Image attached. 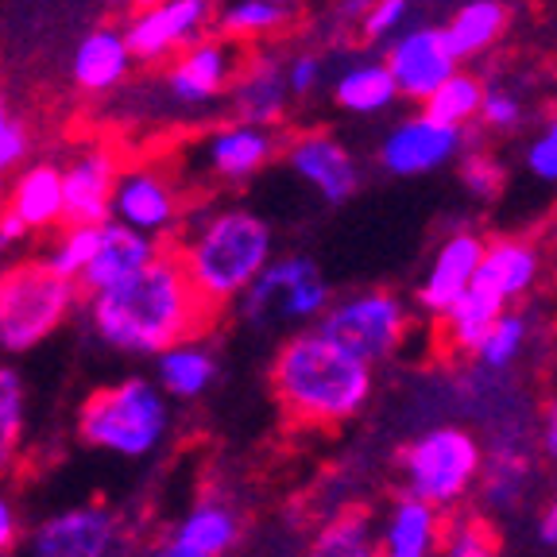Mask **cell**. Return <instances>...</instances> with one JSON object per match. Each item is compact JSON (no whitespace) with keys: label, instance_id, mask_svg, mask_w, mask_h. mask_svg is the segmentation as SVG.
Here are the masks:
<instances>
[{"label":"cell","instance_id":"cell-1","mask_svg":"<svg viewBox=\"0 0 557 557\" xmlns=\"http://www.w3.org/2000/svg\"><path fill=\"white\" fill-rule=\"evenodd\" d=\"M218 313L190 287L183 263L171 248L144 271L113 287L86 295V325L116 357H156L174 341L201 337Z\"/></svg>","mask_w":557,"mask_h":557},{"label":"cell","instance_id":"cell-2","mask_svg":"<svg viewBox=\"0 0 557 557\" xmlns=\"http://www.w3.org/2000/svg\"><path fill=\"white\" fill-rule=\"evenodd\" d=\"M375 387L372 364L345 352L325 333L298 330L271 360V392L290 422L310 430L345 426L368 407Z\"/></svg>","mask_w":557,"mask_h":557},{"label":"cell","instance_id":"cell-3","mask_svg":"<svg viewBox=\"0 0 557 557\" xmlns=\"http://www.w3.org/2000/svg\"><path fill=\"white\" fill-rule=\"evenodd\" d=\"M174 236L178 248L171 252L178 256L190 287L213 313L233 306L275 256V228L248 206H213L198 218L186 213Z\"/></svg>","mask_w":557,"mask_h":557},{"label":"cell","instance_id":"cell-4","mask_svg":"<svg viewBox=\"0 0 557 557\" xmlns=\"http://www.w3.org/2000/svg\"><path fill=\"white\" fill-rule=\"evenodd\" d=\"M171 399L151 375H121L104 383L78 407V437L89 449L113 453L124 461H144L171 437Z\"/></svg>","mask_w":557,"mask_h":557},{"label":"cell","instance_id":"cell-5","mask_svg":"<svg viewBox=\"0 0 557 557\" xmlns=\"http://www.w3.org/2000/svg\"><path fill=\"white\" fill-rule=\"evenodd\" d=\"M78 283L62 278L44 260H20L0 268V348L24 357L51 341L78 310Z\"/></svg>","mask_w":557,"mask_h":557},{"label":"cell","instance_id":"cell-6","mask_svg":"<svg viewBox=\"0 0 557 557\" xmlns=\"http://www.w3.org/2000/svg\"><path fill=\"white\" fill-rule=\"evenodd\" d=\"M480 469H484V445L465 426L426 430L399 457L403 492L426 499L437 511L465 504L480 484Z\"/></svg>","mask_w":557,"mask_h":557},{"label":"cell","instance_id":"cell-7","mask_svg":"<svg viewBox=\"0 0 557 557\" xmlns=\"http://www.w3.org/2000/svg\"><path fill=\"white\" fill-rule=\"evenodd\" d=\"M333 302L330 283L310 256H271L260 275L236 298L240 318L252 325H313Z\"/></svg>","mask_w":557,"mask_h":557},{"label":"cell","instance_id":"cell-8","mask_svg":"<svg viewBox=\"0 0 557 557\" xmlns=\"http://www.w3.org/2000/svg\"><path fill=\"white\" fill-rule=\"evenodd\" d=\"M313 330L337 341L345 352L360 357L364 364H380V360L395 357L410 333V306L395 290H357V295L333 298L325 313L313 322Z\"/></svg>","mask_w":557,"mask_h":557},{"label":"cell","instance_id":"cell-9","mask_svg":"<svg viewBox=\"0 0 557 557\" xmlns=\"http://www.w3.org/2000/svg\"><path fill=\"white\" fill-rule=\"evenodd\" d=\"M236 62H240V47L228 44L225 35H201L198 44L183 47L163 62V74L156 82L159 104L186 116L218 109V104H225V94L233 86Z\"/></svg>","mask_w":557,"mask_h":557},{"label":"cell","instance_id":"cell-10","mask_svg":"<svg viewBox=\"0 0 557 557\" xmlns=\"http://www.w3.org/2000/svg\"><path fill=\"white\" fill-rule=\"evenodd\" d=\"M109 218L136 228V233H144V236L166 240V236L178 233L186 221V190L163 159L124 163L121 174H116Z\"/></svg>","mask_w":557,"mask_h":557},{"label":"cell","instance_id":"cell-11","mask_svg":"<svg viewBox=\"0 0 557 557\" xmlns=\"http://www.w3.org/2000/svg\"><path fill=\"white\" fill-rule=\"evenodd\" d=\"M27 557H128V534L113 507L74 504L35 522Z\"/></svg>","mask_w":557,"mask_h":557},{"label":"cell","instance_id":"cell-12","mask_svg":"<svg viewBox=\"0 0 557 557\" xmlns=\"http://www.w3.org/2000/svg\"><path fill=\"white\" fill-rule=\"evenodd\" d=\"M213 12H218V0H156V4L132 9L121 32L139 66H163L171 54L213 32Z\"/></svg>","mask_w":557,"mask_h":557},{"label":"cell","instance_id":"cell-13","mask_svg":"<svg viewBox=\"0 0 557 557\" xmlns=\"http://www.w3.org/2000/svg\"><path fill=\"white\" fill-rule=\"evenodd\" d=\"M283 151L278 128L252 121H225L213 124L206 136L194 144V166L218 186H244L256 174H263Z\"/></svg>","mask_w":557,"mask_h":557},{"label":"cell","instance_id":"cell-14","mask_svg":"<svg viewBox=\"0 0 557 557\" xmlns=\"http://www.w3.org/2000/svg\"><path fill=\"white\" fill-rule=\"evenodd\" d=\"M461 151H465V128L437 121V116H430L422 109V113L403 116V121H395L392 128L383 132L375 159L395 178H422V174H434L442 166L457 163Z\"/></svg>","mask_w":557,"mask_h":557},{"label":"cell","instance_id":"cell-15","mask_svg":"<svg viewBox=\"0 0 557 557\" xmlns=\"http://www.w3.org/2000/svg\"><path fill=\"white\" fill-rule=\"evenodd\" d=\"M283 163L290 166L298 183L310 186L325 206H345L352 194L360 190V163L348 151V144H341L333 132L325 128H306L283 144Z\"/></svg>","mask_w":557,"mask_h":557},{"label":"cell","instance_id":"cell-16","mask_svg":"<svg viewBox=\"0 0 557 557\" xmlns=\"http://www.w3.org/2000/svg\"><path fill=\"white\" fill-rule=\"evenodd\" d=\"M124 159L113 144L89 139L70 151L62 163V206H66V225H104L113 209V186Z\"/></svg>","mask_w":557,"mask_h":557},{"label":"cell","instance_id":"cell-17","mask_svg":"<svg viewBox=\"0 0 557 557\" xmlns=\"http://www.w3.org/2000/svg\"><path fill=\"white\" fill-rule=\"evenodd\" d=\"M383 62L392 70L403 101H418V104L426 101L453 70L461 66V59L453 54L449 39H445V32L437 24L403 27L395 39H387Z\"/></svg>","mask_w":557,"mask_h":557},{"label":"cell","instance_id":"cell-18","mask_svg":"<svg viewBox=\"0 0 557 557\" xmlns=\"http://www.w3.org/2000/svg\"><path fill=\"white\" fill-rule=\"evenodd\" d=\"M225 104L236 121H252V124L278 128V121H283L290 109L283 54L271 51V47L252 51V54H240L233 86H228V94H225Z\"/></svg>","mask_w":557,"mask_h":557},{"label":"cell","instance_id":"cell-19","mask_svg":"<svg viewBox=\"0 0 557 557\" xmlns=\"http://www.w3.org/2000/svg\"><path fill=\"white\" fill-rule=\"evenodd\" d=\"M132 70H136V59L128 51V39L113 24L89 27L70 54V82L89 97L116 94L121 86H128Z\"/></svg>","mask_w":557,"mask_h":557},{"label":"cell","instance_id":"cell-20","mask_svg":"<svg viewBox=\"0 0 557 557\" xmlns=\"http://www.w3.org/2000/svg\"><path fill=\"white\" fill-rule=\"evenodd\" d=\"M480 256H484V236L469 233V228L445 236L442 248L430 260L426 275L418 278V290H414L418 310L430 313V318H442L453 306V298L472 283V275L480 268Z\"/></svg>","mask_w":557,"mask_h":557},{"label":"cell","instance_id":"cell-21","mask_svg":"<svg viewBox=\"0 0 557 557\" xmlns=\"http://www.w3.org/2000/svg\"><path fill=\"white\" fill-rule=\"evenodd\" d=\"M159 252H163V240L144 236V233H136V228L109 218L97 228V248H94V256H89L86 271L78 275V290L82 295H94V290L113 287L121 278L148 268Z\"/></svg>","mask_w":557,"mask_h":557},{"label":"cell","instance_id":"cell-22","mask_svg":"<svg viewBox=\"0 0 557 557\" xmlns=\"http://www.w3.org/2000/svg\"><path fill=\"white\" fill-rule=\"evenodd\" d=\"M4 206L32 228V236H47L66 225L59 159H27L24 166H16L9 178V201Z\"/></svg>","mask_w":557,"mask_h":557},{"label":"cell","instance_id":"cell-23","mask_svg":"<svg viewBox=\"0 0 557 557\" xmlns=\"http://www.w3.org/2000/svg\"><path fill=\"white\" fill-rule=\"evenodd\" d=\"M445 534V519L434 504L403 492L387 515H383L380 531L372 534L375 557H437Z\"/></svg>","mask_w":557,"mask_h":557},{"label":"cell","instance_id":"cell-24","mask_svg":"<svg viewBox=\"0 0 557 557\" xmlns=\"http://www.w3.org/2000/svg\"><path fill=\"white\" fill-rule=\"evenodd\" d=\"M151 360H156V375H151V380H156L166 399H174V403H198L201 395L218 383V372H221L213 348L201 337L174 341L171 348L156 352Z\"/></svg>","mask_w":557,"mask_h":557},{"label":"cell","instance_id":"cell-25","mask_svg":"<svg viewBox=\"0 0 557 557\" xmlns=\"http://www.w3.org/2000/svg\"><path fill=\"white\" fill-rule=\"evenodd\" d=\"M539 248L527 240H515V236H504V240H484V256H480V268L472 278H480L484 287H492L507 306L519 302L527 290L534 287L539 278Z\"/></svg>","mask_w":557,"mask_h":557},{"label":"cell","instance_id":"cell-26","mask_svg":"<svg viewBox=\"0 0 557 557\" xmlns=\"http://www.w3.org/2000/svg\"><path fill=\"white\" fill-rule=\"evenodd\" d=\"M395 101H399V86L383 59L348 62L333 78V104L348 116H380Z\"/></svg>","mask_w":557,"mask_h":557},{"label":"cell","instance_id":"cell-27","mask_svg":"<svg viewBox=\"0 0 557 557\" xmlns=\"http://www.w3.org/2000/svg\"><path fill=\"white\" fill-rule=\"evenodd\" d=\"M171 539L194 557H225L240 542V515L225 499H201L178 519Z\"/></svg>","mask_w":557,"mask_h":557},{"label":"cell","instance_id":"cell-28","mask_svg":"<svg viewBox=\"0 0 557 557\" xmlns=\"http://www.w3.org/2000/svg\"><path fill=\"white\" fill-rule=\"evenodd\" d=\"M507 310V302L492 287H484L480 278H472L461 295L453 298V306L442 313V337L453 352H472L480 345V337L487 333V325L496 322Z\"/></svg>","mask_w":557,"mask_h":557},{"label":"cell","instance_id":"cell-29","mask_svg":"<svg viewBox=\"0 0 557 557\" xmlns=\"http://www.w3.org/2000/svg\"><path fill=\"white\" fill-rule=\"evenodd\" d=\"M442 32L457 59H476V54L492 51L499 35L507 32V4L504 0H465L442 24Z\"/></svg>","mask_w":557,"mask_h":557},{"label":"cell","instance_id":"cell-30","mask_svg":"<svg viewBox=\"0 0 557 557\" xmlns=\"http://www.w3.org/2000/svg\"><path fill=\"white\" fill-rule=\"evenodd\" d=\"M290 9L278 0H218L213 32L225 35L228 44H263L287 27Z\"/></svg>","mask_w":557,"mask_h":557},{"label":"cell","instance_id":"cell-31","mask_svg":"<svg viewBox=\"0 0 557 557\" xmlns=\"http://www.w3.org/2000/svg\"><path fill=\"white\" fill-rule=\"evenodd\" d=\"M27 426V387L16 368L0 364V480L9 476L24 449Z\"/></svg>","mask_w":557,"mask_h":557},{"label":"cell","instance_id":"cell-32","mask_svg":"<svg viewBox=\"0 0 557 557\" xmlns=\"http://www.w3.org/2000/svg\"><path fill=\"white\" fill-rule=\"evenodd\" d=\"M480 101H484V82L472 74V70H453L449 78L442 82V86L434 89V94L422 101V109H426L430 116H437V121L445 124H457V128H465V124L476 121L480 113Z\"/></svg>","mask_w":557,"mask_h":557},{"label":"cell","instance_id":"cell-33","mask_svg":"<svg viewBox=\"0 0 557 557\" xmlns=\"http://www.w3.org/2000/svg\"><path fill=\"white\" fill-rule=\"evenodd\" d=\"M527 337H531V322H527V313H515L511 306H507L496 322L487 325V333L480 337V345L472 348V357H476L480 368H487V372H504V368H511L515 360L522 357Z\"/></svg>","mask_w":557,"mask_h":557},{"label":"cell","instance_id":"cell-34","mask_svg":"<svg viewBox=\"0 0 557 557\" xmlns=\"http://www.w3.org/2000/svg\"><path fill=\"white\" fill-rule=\"evenodd\" d=\"M531 484V461L515 449H504L496 457H484V469H480V484L492 507H515Z\"/></svg>","mask_w":557,"mask_h":557},{"label":"cell","instance_id":"cell-35","mask_svg":"<svg viewBox=\"0 0 557 557\" xmlns=\"http://www.w3.org/2000/svg\"><path fill=\"white\" fill-rule=\"evenodd\" d=\"M372 534L375 531L368 515H337V519L322 527L310 557H375Z\"/></svg>","mask_w":557,"mask_h":557},{"label":"cell","instance_id":"cell-36","mask_svg":"<svg viewBox=\"0 0 557 557\" xmlns=\"http://www.w3.org/2000/svg\"><path fill=\"white\" fill-rule=\"evenodd\" d=\"M97 228L101 225H62V228H54V240L44 252V263L51 271H59L62 278H70V283H78V275L86 271L89 256H94V248H97Z\"/></svg>","mask_w":557,"mask_h":557},{"label":"cell","instance_id":"cell-37","mask_svg":"<svg viewBox=\"0 0 557 557\" xmlns=\"http://www.w3.org/2000/svg\"><path fill=\"white\" fill-rule=\"evenodd\" d=\"M437 557H499V549L480 519H457L453 527H445Z\"/></svg>","mask_w":557,"mask_h":557},{"label":"cell","instance_id":"cell-38","mask_svg":"<svg viewBox=\"0 0 557 557\" xmlns=\"http://www.w3.org/2000/svg\"><path fill=\"white\" fill-rule=\"evenodd\" d=\"M461 183H465V190H469L472 198L492 201V198H499V194H504L507 171H504V163H499V159L484 156V151H469V156L461 151Z\"/></svg>","mask_w":557,"mask_h":557},{"label":"cell","instance_id":"cell-39","mask_svg":"<svg viewBox=\"0 0 557 557\" xmlns=\"http://www.w3.org/2000/svg\"><path fill=\"white\" fill-rule=\"evenodd\" d=\"M410 0H372V9L357 20V32L364 44H387L407 27Z\"/></svg>","mask_w":557,"mask_h":557},{"label":"cell","instance_id":"cell-40","mask_svg":"<svg viewBox=\"0 0 557 557\" xmlns=\"http://www.w3.org/2000/svg\"><path fill=\"white\" fill-rule=\"evenodd\" d=\"M527 171L546 186H557V113L549 121H542V128L531 136L527 151H522Z\"/></svg>","mask_w":557,"mask_h":557},{"label":"cell","instance_id":"cell-41","mask_svg":"<svg viewBox=\"0 0 557 557\" xmlns=\"http://www.w3.org/2000/svg\"><path fill=\"white\" fill-rule=\"evenodd\" d=\"M522 97L507 86H484V101H480L476 121H484L492 132H515L522 124Z\"/></svg>","mask_w":557,"mask_h":557},{"label":"cell","instance_id":"cell-42","mask_svg":"<svg viewBox=\"0 0 557 557\" xmlns=\"http://www.w3.org/2000/svg\"><path fill=\"white\" fill-rule=\"evenodd\" d=\"M283 74H287L290 97H310L313 89L322 86L325 62H322V54L298 51V54H290V59H283Z\"/></svg>","mask_w":557,"mask_h":557},{"label":"cell","instance_id":"cell-43","mask_svg":"<svg viewBox=\"0 0 557 557\" xmlns=\"http://www.w3.org/2000/svg\"><path fill=\"white\" fill-rule=\"evenodd\" d=\"M27 159H32V132H27V124L12 121L9 132L0 136V171L12 174L16 166H24Z\"/></svg>","mask_w":557,"mask_h":557},{"label":"cell","instance_id":"cell-44","mask_svg":"<svg viewBox=\"0 0 557 557\" xmlns=\"http://www.w3.org/2000/svg\"><path fill=\"white\" fill-rule=\"evenodd\" d=\"M20 542V511H16V499L0 487V557H9Z\"/></svg>","mask_w":557,"mask_h":557},{"label":"cell","instance_id":"cell-45","mask_svg":"<svg viewBox=\"0 0 557 557\" xmlns=\"http://www.w3.org/2000/svg\"><path fill=\"white\" fill-rule=\"evenodd\" d=\"M27 240H32V228H27L9 206L0 209V256L16 252V248H24Z\"/></svg>","mask_w":557,"mask_h":557},{"label":"cell","instance_id":"cell-46","mask_svg":"<svg viewBox=\"0 0 557 557\" xmlns=\"http://www.w3.org/2000/svg\"><path fill=\"white\" fill-rule=\"evenodd\" d=\"M539 445L546 453L549 461H557V403H549L542 410V422H539Z\"/></svg>","mask_w":557,"mask_h":557},{"label":"cell","instance_id":"cell-47","mask_svg":"<svg viewBox=\"0 0 557 557\" xmlns=\"http://www.w3.org/2000/svg\"><path fill=\"white\" fill-rule=\"evenodd\" d=\"M542 542L557 546V480H554V496H549L546 511H542Z\"/></svg>","mask_w":557,"mask_h":557},{"label":"cell","instance_id":"cell-48","mask_svg":"<svg viewBox=\"0 0 557 557\" xmlns=\"http://www.w3.org/2000/svg\"><path fill=\"white\" fill-rule=\"evenodd\" d=\"M368 9H372V0H337V12H333V16H337V24H357Z\"/></svg>","mask_w":557,"mask_h":557},{"label":"cell","instance_id":"cell-49","mask_svg":"<svg viewBox=\"0 0 557 557\" xmlns=\"http://www.w3.org/2000/svg\"><path fill=\"white\" fill-rule=\"evenodd\" d=\"M139 557H194V554L178 546L174 539H166V542H159V546H151L148 554H139Z\"/></svg>","mask_w":557,"mask_h":557},{"label":"cell","instance_id":"cell-50","mask_svg":"<svg viewBox=\"0 0 557 557\" xmlns=\"http://www.w3.org/2000/svg\"><path fill=\"white\" fill-rule=\"evenodd\" d=\"M16 121V116H12V104H9V94H4V89H0V136H4V132H9V124Z\"/></svg>","mask_w":557,"mask_h":557},{"label":"cell","instance_id":"cell-51","mask_svg":"<svg viewBox=\"0 0 557 557\" xmlns=\"http://www.w3.org/2000/svg\"><path fill=\"white\" fill-rule=\"evenodd\" d=\"M109 9H116V12H128V9H136V0H104Z\"/></svg>","mask_w":557,"mask_h":557},{"label":"cell","instance_id":"cell-52","mask_svg":"<svg viewBox=\"0 0 557 557\" xmlns=\"http://www.w3.org/2000/svg\"><path fill=\"white\" fill-rule=\"evenodd\" d=\"M4 201H9V174L0 171V209H4Z\"/></svg>","mask_w":557,"mask_h":557},{"label":"cell","instance_id":"cell-53","mask_svg":"<svg viewBox=\"0 0 557 557\" xmlns=\"http://www.w3.org/2000/svg\"><path fill=\"white\" fill-rule=\"evenodd\" d=\"M278 4H287V9H295V4H298V0H278Z\"/></svg>","mask_w":557,"mask_h":557},{"label":"cell","instance_id":"cell-54","mask_svg":"<svg viewBox=\"0 0 557 557\" xmlns=\"http://www.w3.org/2000/svg\"><path fill=\"white\" fill-rule=\"evenodd\" d=\"M144 4H156V0H136V9H144Z\"/></svg>","mask_w":557,"mask_h":557}]
</instances>
